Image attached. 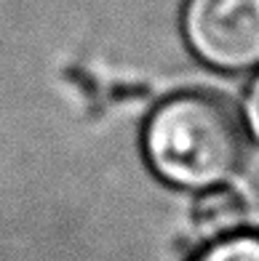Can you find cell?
<instances>
[{"instance_id": "6da1fadb", "label": "cell", "mask_w": 259, "mask_h": 261, "mask_svg": "<svg viewBox=\"0 0 259 261\" xmlns=\"http://www.w3.org/2000/svg\"><path fill=\"white\" fill-rule=\"evenodd\" d=\"M142 155L160 181L182 189L227 184L246 160L238 110L208 88L171 91L142 123Z\"/></svg>"}, {"instance_id": "7a4b0ae2", "label": "cell", "mask_w": 259, "mask_h": 261, "mask_svg": "<svg viewBox=\"0 0 259 261\" xmlns=\"http://www.w3.org/2000/svg\"><path fill=\"white\" fill-rule=\"evenodd\" d=\"M176 27L184 51L208 72L259 69V0H182Z\"/></svg>"}, {"instance_id": "3957f363", "label": "cell", "mask_w": 259, "mask_h": 261, "mask_svg": "<svg viewBox=\"0 0 259 261\" xmlns=\"http://www.w3.org/2000/svg\"><path fill=\"white\" fill-rule=\"evenodd\" d=\"M195 261H259V229H235L208 243Z\"/></svg>"}, {"instance_id": "277c9868", "label": "cell", "mask_w": 259, "mask_h": 261, "mask_svg": "<svg viewBox=\"0 0 259 261\" xmlns=\"http://www.w3.org/2000/svg\"><path fill=\"white\" fill-rule=\"evenodd\" d=\"M243 197L235 192L232 187L219 184V187H208L203 197L195 205V216L201 224H227L232 219L243 216Z\"/></svg>"}, {"instance_id": "5b68a950", "label": "cell", "mask_w": 259, "mask_h": 261, "mask_svg": "<svg viewBox=\"0 0 259 261\" xmlns=\"http://www.w3.org/2000/svg\"><path fill=\"white\" fill-rule=\"evenodd\" d=\"M241 123L246 130V139H254L259 144V69L249 77L243 91V101H241Z\"/></svg>"}]
</instances>
